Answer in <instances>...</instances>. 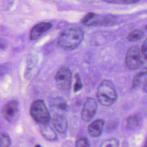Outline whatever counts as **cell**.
<instances>
[{
  "label": "cell",
  "mask_w": 147,
  "mask_h": 147,
  "mask_svg": "<svg viewBox=\"0 0 147 147\" xmlns=\"http://www.w3.org/2000/svg\"><path fill=\"white\" fill-rule=\"evenodd\" d=\"M140 0H118V2L120 3H126V4H130V3H134L139 1Z\"/></svg>",
  "instance_id": "obj_22"
},
{
  "label": "cell",
  "mask_w": 147,
  "mask_h": 147,
  "mask_svg": "<svg viewBox=\"0 0 147 147\" xmlns=\"http://www.w3.org/2000/svg\"><path fill=\"white\" fill-rule=\"evenodd\" d=\"M75 147H90L88 140L86 137H80L75 142Z\"/></svg>",
  "instance_id": "obj_19"
},
{
  "label": "cell",
  "mask_w": 147,
  "mask_h": 147,
  "mask_svg": "<svg viewBox=\"0 0 147 147\" xmlns=\"http://www.w3.org/2000/svg\"><path fill=\"white\" fill-rule=\"evenodd\" d=\"M115 20V17L112 16L98 15L96 13L90 12L83 18L81 22L88 26H106L114 24Z\"/></svg>",
  "instance_id": "obj_4"
},
{
  "label": "cell",
  "mask_w": 147,
  "mask_h": 147,
  "mask_svg": "<svg viewBox=\"0 0 147 147\" xmlns=\"http://www.w3.org/2000/svg\"><path fill=\"white\" fill-rule=\"evenodd\" d=\"M82 87H83V84L81 82L80 76L78 74H76L75 75V83L74 87V92H76L80 91V90H82Z\"/></svg>",
  "instance_id": "obj_20"
},
{
  "label": "cell",
  "mask_w": 147,
  "mask_h": 147,
  "mask_svg": "<svg viewBox=\"0 0 147 147\" xmlns=\"http://www.w3.org/2000/svg\"><path fill=\"white\" fill-rule=\"evenodd\" d=\"M18 111V102L15 100L8 101L3 107V115L8 122H11L16 117Z\"/></svg>",
  "instance_id": "obj_8"
},
{
  "label": "cell",
  "mask_w": 147,
  "mask_h": 147,
  "mask_svg": "<svg viewBox=\"0 0 147 147\" xmlns=\"http://www.w3.org/2000/svg\"><path fill=\"white\" fill-rule=\"evenodd\" d=\"M142 147H147V138H146L145 141V142L142 146Z\"/></svg>",
  "instance_id": "obj_24"
},
{
  "label": "cell",
  "mask_w": 147,
  "mask_h": 147,
  "mask_svg": "<svg viewBox=\"0 0 147 147\" xmlns=\"http://www.w3.org/2000/svg\"><path fill=\"white\" fill-rule=\"evenodd\" d=\"M142 90L144 92H147V78L145 79L144 84H143V86H142Z\"/></svg>",
  "instance_id": "obj_23"
},
{
  "label": "cell",
  "mask_w": 147,
  "mask_h": 147,
  "mask_svg": "<svg viewBox=\"0 0 147 147\" xmlns=\"http://www.w3.org/2000/svg\"><path fill=\"white\" fill-rule=\"evenodd\" d=\"M141 52L144 59L147 60V38L144 41L143 44L141 45Z\"/></svg>",
  "instance_id": "obj_21"
},
{
  "label": "cell",
  "mask_w": 147,
  "mask_h": 147,
  "mask_svg": "<svg viewBox=\"0 0 147 147\" xmlns=\"http://www.w3.org/2000/svg\"><path fill=\"white\" fill-rule=\"evenodd\" d=\"M33 147H42V146L40 145H39V144H36Z\"/></svg>",
  "instance_id": "obj_25"
},
{
  "label": "cell",
  "mask_w": 147,
  "mask_h": 147,
  "mask_svg": "<svg viewBox=\"0 0 147 147\" xmlns=\"http://www.w3.org/2000/svg\"><path fill=\"white\" fill-rule=\"evenodd\" d=\"M141 52L140 48L134 45L131 47L126 52L125 64L128 68L134 70L142 66L143 61L141 57Z\"/></svg>",
  "instance_id": "obj_5"
},
{
  "label": "cell",
  "mask_w": 147,
  "mask_h": 147,
  "mask_svg": "<svg viewBox=\"0 0 147 147\" xmlns=\"http://www.w3.org/2000/svg\"><path fill=\"white\" fill-rule=\"evenodd\" d=\"M146 74H147V68H144L134 76L132 81V86H131L132 89L136 88L139 85L141 79Z\"/></svg>",
  "instance_id": "obj_15"
},
{
  "label": "cell",
  "mask_w": 147,
  "mask_h": 147,
  "mask_svg": "<svg viewBox=\"0 0 147 147\" xmlns=\"http://www.w3.org/2000/svg\"><path fill=\"white\" fill-rule=\"evenodd\" d=\"M140 123V118L138 115H133L129 116L126 119V127L128 129H134L139 125Z\"/></svg>",
  "instance_id": "obj_14"
},
{
  "label": "cell",
  "mask_w": 147,
  "mask_h": 147,
  "mask_svg": "<svg viewBox=\"0 0 147 147\" xmlns=\"http://www.w3.org/2000/svg\"><path fill=\"white\" fill-rule=\"evenodd\" d=\"M119 142L114 138H110L104 141L99 147H118Z\"/></svg>",
  "instance_id": "obj_18"
},
{
  "label": "cell",
  "mask_w": 147,
  "mask_h": 147,
  "mask_svg": "<svg viewBox=\"0 0 147 147\" xmlns=\"http://www.w3.org/2000/svg\"><path fill=\"white\" fill-rule=\"evenodd\" d=\"M84 33L82 28L71 26L65 29L60 34L57 44L62 49L71 51L77 48L83 40Z\"/></svg>",
  "instance_id": "obj_1"
},
{
  "label": "cell",
  "mask_w": 147,
  "mask_h": 147,
  "mask_svg": "<svg viewBox=\"0 0 147 147\" xmlns=\"http://www.w3.org/2000/svg\"><path fill=\"white\" fill-rule=\"evenodd\" d=\"M41 135L48 141H53L57 140V134L55 130L48 125H42L40 129Z\"/></svg>",
  "instance_id": "obj_12"
},
{
  "label": "cell",
  "mask_w": 147,
  "mask_h": 147,
  "mask_svg": "<svg viewBox=\"0 0 147 147\" xmlns=\"http://www.w3.org/2000/svg\"><path fill=\"white\" fill-rule=\"evenodd\" d=\"M10 136L6 133L2 132L1 134V147H9L11 145Z\"/></svg>",
  "instance_id": "obj_17"
},
{
  "label": "cell",
  "mask_w": 147,
  "mask_h": 147,
  "mask_svg": "<svg viewBox=\"0 0 147 147\" xmlns=\"http://www.w3.org/2000/svg\"><path fill=\"white\" fill-rule=\"evenodd\" d=\"M49 103L51 106L56 107L63 111H67L68 109V105L67 102L65 99L60 97L53 98L49 100Z\"/></svg>",
  "instance_id": "obj_13"
},
{
  "label": "cell",
  "mask_w": 147,
  "mask_h": 147,
  "mask_svg": "<svg viewBox=\"0 0 147 147\" xmlns=\"http://www.w3.org/2000/svg\"><path fill=\"white\" fill-rule=\"evenodd\" d=\"M104 125L105 121L103 119L94 120L87 127L88 134L92 137H99L102 134Z\"/></svg>",
  "instance_id": "obj_10"
},
{
  "label": "cell",
  "mask_w": 147,
  "mask_h": 147,
  "mask_svg": "<svg viewBox=\"0 0 147 147\" xmlns=\"http://www.w3.org/2000/svg\"><path fill=\"white\" fill-rule=\"evenodd\" d=\"M30 114L33 120L41 125H48L50 121L49 112L42 100L38 99L34 101L30 108Z\"/></svg>",
  "instance_id": "obj_3"
},
{
  "label": "cell",
  "mask_w": 147,
  "mask_h": 147,
  "mask_svg": "<svg viewBox=\"0 0 147 147\" xmlns=\"http://www.w3.org/2000/svg\"><path fill=\"white\" fill-rule=\"evenodd\" d=\"M145 29L147 30V24H146V25L145 26Z\"/></svg>",
  "instance_id": "obj_26"
},
{
  "label": "cell",
  "mask_w": 147,
  "mask_h": 147,
  "mask_svg": "<svg viewBox=\"0 0 147 147\" xmlns=\"http://www.w3.org/2000/svg\"><path fill=\"white\" fill-rule=\"evenodd\" d=\"M52 125L55 130L59 133H64L66 132L68 127L67 121L65 118L60 114L55 115L52 119Z\"/></svg>",
  "instance_id": "obj_11"
},
{
  "label": "cell",
  "mask_w": 147,
  "mask_h": 147,
  "mask_svg": "<svg viewBox=\"0 0 147 147\" xmlns=\"http://www.w3.org/2000/svg\"><path fill=\"white\" fill-rule=\"evenodd\" d=\"M97 109V103L94 99L87 98L84 102L81 112L82 119L84 122L90 121L94 116Z\"/></svg>",
  "instance_id": "obj_7"
},
{
  "label": "cell",
  "mask_w": 147,
  "mask_h": 147,
  "mask_svg": "<svg viewBox=\"0 0 147 147\" xmlns=\"http://www.w3.org/2000/svg\"><path fill=\"white\" fill-rule=\"evenodd\" d=\"M71 72L68 68L61 67L57 72L55 76V82L57 87L63 91L69 89L71 83Z\"/></svg>",
  "instance_id": "obj_6"
},
{
  "label": "cell",
  "mask_w": 147,
  "mask_h": 147,
  "mask_svg": "<svg viewBox=\"0 0 147 147\" xmlns=\"http://www.w3.org/2000/svg\"><path fill=\"white\" fill-rule=\"evenodd\" d=\"M51 27L52 24L50 22H42L36 24L32 28L30 32L29 39L31 40H36Z\"/></svg>",
  "instance_id": "obj_9"
},
{
  "label": "cell",
  "mask_w": 147,
  "mask_h": 147,
  "mask_svg": "<svg viewBox=\"0 0 147 147\" xmlns=\"http://www.w3.org/2000/svg\"><path fill=\"white\" fill-rule=\"evenodd\" d=\"M96 94L99 102L104 106L113 105L117 98L114 84L107 80H104L100 83Z\"/></svg>",
  "instance_id": "obj_2"
},
{
  "label": "cell",
  "mask_w": 147,
  "mask_h": 147,
  "mask_svg": "<svg viewBox=\"0 0 147 147\" xmlns=\"http://www.w3.org/2000/svg\"><path fill=\"white\" fill-rule=\"evenodd\" d=\"M144 36V32L140 30H135L131 32L127 36V39L130 42H134L139 40Z\"/></svg>",
  "instance_id": "obj_16"
}]
</instances>
